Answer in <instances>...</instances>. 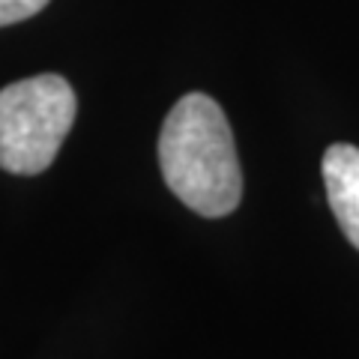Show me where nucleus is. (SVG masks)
<instances>
[{"label": "nucleus", "instance_id": "obj_3", "mask_svg": "<svg viewBox=\"0 0 359 359\" xmlns=\"http://www.w3.org/2000/svg\"><path fill=\"white\" fill-rule=\"evenodd\" d=\"M323 186H327L330 210L339 219L344 237L359 249V147L332 144L323 153Z\"/></svg>", "mask_w": 359, "mask_h": 359}, {"label": "nucleus", "instance_id": "obj_1", "mask_svg": "<svg viewBox=\"0 0 359 359\" xmlns=\"http://www.w3.org/2000/svg\"><path fill=\"white\" fill-rule=\"evenodd\" d=\"M159 168L189 210L222 219L240 207L243 171L231 123L207 93H189L168 111L159 132Z\"/></svg>", "mask_w": 359, "mask_h": 359}, {"label": "nucleus", "instance_id": "obj_4", "mask_svg": "<svg viewBox=\"0 0 359 359\" xmlns=\"http://www.w3.org/2000/svg\"><path fill=\"white\" fill-rule=\"evenodd\" d=\"M51 0H0V27L27 21L36 13H42Z\"/></svg>", "mask_w": 359, "mask_h": 359}, {"label": "nucleus", "instance_id": "obj_2", "mask_svg": "<svg viewBox=\"0 0 359 359\" xmlns=\"http://www.w3.org/2000/svg\"><path fill=\"white\" fill-rule=\"evenodd\" d=\"M75 90L60 75H33L0 90V168L42 174L75 123Z\"/></svg>", "mask_w": 359, "mask_h": 359}]
</instances>
